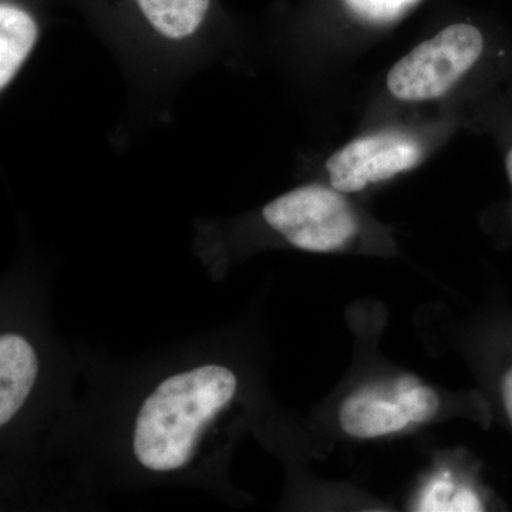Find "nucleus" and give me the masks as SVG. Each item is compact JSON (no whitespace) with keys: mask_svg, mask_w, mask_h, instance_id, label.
<instances>
[{"mask_svg":"<svg viewBox=\"0 0 512 512\" xmlns=\"http://www.w3.org/2000/svg\"><path fill=\"white\" fill-rule=\"evenodd\" d=\"M507 171H508V177H510V181L512 184V150L510 153H508L507 157Z\"/></svg>","mask_w":512,"mask_h":512,"instance_id":"ddd939ff","label":"nucleus"},{"mask_svg":"<svg viewBox=\"0 0 512 512\" xmlns=\"http://www.w3.org/2000/svg\"><path fill=\"white\" fill-rule=\"evenodd\" d=\"M237 387V376L220 365L163 380L138 410L133 433L138 463L156 473L187 466L202 431L234 399Z\"/></svg>","mask_w":512,"mask_h":512,"instance_id":"f257e3e1","label":"nucleus"},{"mask_svg":"<svg viewBox=\"0 0 512 512\" xmlns=\"http://www.w3.org/2000/svg\"><path fill=\"white\" fill-rule=\"evenodd\" d=\"M343 431L356 439H377L409 427L410 420L394 390L367 387L353 393L339 412Z\"/></svg>","mask_w":512,"mask_h":512,"instance_id":"39448f33","label":"nucleus"},{"mask_svg":"<svg viewBox=\"0 0 512 512\" xmlns=\"http://www.w3.org/2000/svg\"><path fill=\"white\" fill-rule=\"evenodd\" d=\"M39 362L35 349L23 336L0 338V426L22 409L36 383Z\"/></svg>","mask_w":512,"mask_h":512,"instance_id":"423d86ee","label":"nucleus"},{"mask_svg":"<svg viewBox=\"0 0 512 512\" xmlns=\"http://www.w3.org/2000/svg\"><path fill=\"white\" fill-rule=\"evenodd\" d=\"M265 221L293 247L330 252L355 237L357 221L348 202L335 188L308 185L276 198L264 208Z\"/></svg>","mask_w":512,"mask_h":512,"instance_id":"7ed1b4c3","label":"nucleus"},{"mask_svg":"<svg viewBox=\"0 0 512 512\" xmlns=\"http://www.w3.org/2000/svg\"><path fill=\"white\" fill-rule=\"evenodd\" d=\"M35 20L18 6L3 2L0 6V87L5 89L35 46Z\"/></svg>","mask_w":512,"mask_h":512,"instance_id":"0eeeda50","label":"nucleus"},{"mask_svg":"<svg viewBox=\"0 0 512 512\" xmlns=\"http://www.w3.org/2000/svg\"><path fill=\"white\" fill-rule=\"evenodd\" d=\"M420 511H481L477 495L464 488H456L450 481L437 478L427 485L421 497Z\"/></svg>","mask_w":512,"mask_h":512,"instance_id":"9d476101","label":"nucleus"},{"mask_svg":"<svg viewBox=\"0 0 512 512\" xmlns=\"http://www.w3.org/2000/svg\"><path fill=\"white\" fill-rule=\"evenodd\" d=\"M393 390L412 424L427 423L439 412V396L417 377H399L393 384Z\"/></svg>","mask_w":512,"mask_h":512,"instance_id":"1a4fd4ad","label":"nucleus"},{"mask_svg":"<svg viewBox=\"0 0 512 512\" xmlns=\"http://www.w3.org/2000/svg\"><path fill=\"white\" fill-rule=\"evenodd\" d=\"M501 396H503L505 413H507L512 426V366L505 373L503 383H501Z\"/></svg>","mask_w":512,"mask_h":512,"instance_id":"f8f14e48","label":"nucleus"},{"mask_svg":"<svg viewBox=\"0 0 512 512\" xmlns=\"http://www.w3.org/2000/svg\"><path fill=\"white\" fill-rule=\"evenodd\" d=\"M483 47V36L474 26H448L394 64L387 87L396 99L404 101L437 99L476 64Z\"/></svg>","mask_w":512,"mask_h":512,"instance_id":"f03ea898","label":"nucleus"},{"mask_svg":"<svg viewBox=\"0 0 512 512\" xmlns=\"http://www.w3.org/2000/svg\"><path fill=\"white\" fill-rule=\"evenodd\" d=\"M421 147L402 133H379L357 138L326 163L330 184L339 192L365 190L419 163Z\"/></svg>","mask_w":512,"mask_h":512,"instance_id":"20e7f679","label":"nucleus"},{"mask_svg":"<svg viewBox=\"0 0 512 512\" xmlns=\"http://www.w3.org/2000/svg\"><path fill=\"white\" fill-rule=\"evenodd\" d=\"M138 8L158 33L180 40L204 22L211 0H136Z\"/></svg>","mask_w":512,"mask_h":512,"instance_id":"6e6552de","label":"nucleus"},{"mask_svg":"<svg viewBox=\"0 0 512 512\" xmlns=\"http://www.w3.org/2000/svg\"><path fill=\"white\" fill-rule=\"evenodd\" d=\"M419 0H346L350 9L370 22H390L399 18Z\"/></svg>","mask_w":512,"mask_h":512,"instance_id":"9b49d317","label":"nucleus"}]
</instances>
